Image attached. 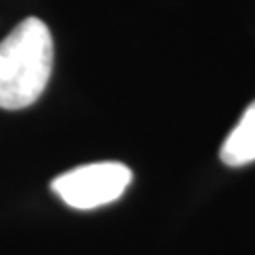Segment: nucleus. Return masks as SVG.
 Here are the masks:
<instances>
[{
  "label": "nucleus",
  "instance_id": "2",
  "mask_svg": "<svg viewBox=\"0 0 255 255\" xmlns=\"http://www.w3.org/2000/svg\"><path fill=\"white\" fill-rule=\"evenodd\" d=\"M132 182L127 164L116 161L76 166L51 183L53 193L70 208L95 210L118 201Z\"/></svg>",
  "mask_w": 255,
  "mask_h": 255
},
{
  "label": "nucleus",
  "instance_id": "1",
  "mask_svg": "<svg viewBox=\"0 0 255 255\" xmlns=\"http://www.w3.org/2000/svg\"><path fill=\"white\" fill-rule=\"evenodd\" d=\"M53 68V38L38 17H27L0 42V108L21 110L42 97Z\"/></svg>",
  "mask_w": 255,
  "mask_h": 255
},
{
  "label": "nucleus",
  "instance_id": "3",
  "mask_svg": "<svg viewBox=\"0 0 255 255\" xmlns=\"http://www.w3.org/2000/svg\"><path fill=\"white\" fill-rule=\"evenodd\" d=\"M219 157L227 166H244L255 161V101L242 114L237 127L229 132Z\"/></svg>",
  "mask_w": 255,
  "mask_h": 255
}]
</instances>
